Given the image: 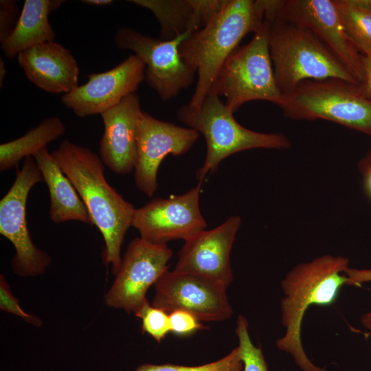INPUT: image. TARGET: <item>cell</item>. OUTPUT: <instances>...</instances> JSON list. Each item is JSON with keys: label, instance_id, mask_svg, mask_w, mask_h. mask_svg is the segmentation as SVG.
<instances>
[{"label": "cell", "instance_id": "cell-11", "mask_svg": "<svg viewBox=\"0 0 371 371\" xmlns=\"http://www.w3.org/2000/svg\"><path fill=\"white\" fill-rule=\"evenodd\" d=\"M190 34L163 41L122 27L117 31L114 41L120 49L134 52L144 61L147 84L162 100L167 101L194 81L195 72L186 65L179 53L181 43Z\"/></svg>", "mask_w": 371, "mask_h": 371}, {"label": "cell", "instance_id": "cell-24", "mask_svg": "<svg viewBox=\"0 0 371 371\" xmlns=\"http://www.w3.org/2000/svg\"><path fill=\"white\" fill-rule=\"evenodd\" d=\"M244 364L238 348H234L227 355L214 362L200 366H188L172 363L155 365L143 363L135 371H243Z\"/></svg>", "mask_w": 371, "mask_h": 371}, {"label": "cell", "instance_id": "cell-2", "mask_svg": "<svg viewBox=\"0 0 371 371\" xmlns=\"http://www.w3.org/2000/svg\"><path fill=\"white\" fill-rule=\"evenodd\" d=\"M349 260L344 256L324 255L297 265L281 282L284 297L280 302L284 335L277 339L278 349L293 357L303 371H326L315 366L303 348L301 329L304 315L312 305L327 306L335 302L341 288L348 286L344 273Z\"/></svg>", "mask_w": 371, "mask_h": 371}, {"label": "cell", "instance_id": "cell-23", "mask_svg": "<svg viewBox=\"0 0 371 371\" xmlns=\"http://www.w3.org/2000/svg\"><path fill=\"white\" fill-rule=\"evenodd\" d=\"M344 29L359 52L371 49V0H335Z\"/></svg>", "mask_w": 371, "mask_h": 371}, {"label": "cell", "instance_id": "cell-1", "mask_svg": "<svg viewBox=\"0 0 371 371\" xmlns=\"http://www.w3.org/2000/svg\"><path fill=\"white\" fill-rule=\"evenodd\" d=\"M85 205L105 244L102 254L106 268L115 275L121 265V247L135 208L104 177L100 156L88 147L63 140L52 153Z\"/></svg>", "mask_w": 371, "mask_h": 371}, {"label": "cell", "instance_id": "cell-12", "mask_svg": "<svg viewBox=\"0 0 371 371\" xmlns=\"http://www.w3.org/2000/svg\"><path fill=\"white\" fill-rule=\"evenodd\" d=\"M201 183L183 194L155 198L135 208L132 227L140 238L157 245L186 240L205 229L207 223L199 205Z\"/></svg>", "mask_w": 371, "mask_h": 371}, {"label": "cell", "instance_id": "cell-6", "mask_svg": "<svg viewBox=\"0 0 371 371\" xmlns=\"http://www.w3.org/2000/svg\"><path fill=\"white\" fill-rule=\"evenodd\" d=\"M278 106L292 120H325L371 137V100L359 84L339 78L304 80L283 95Z\"/></svg>", "mask_w": 371, "mask_h": 371}, {"label": "cell", "instance_id": "cell-4", "mask_svg": "<svg viewBox=\"0 0 371 371\" xmlns=\"http://www.w3.org/2000/svg\"><path fill=\"white\" fill-rule=\"evenodd\" d=\"M234 112L211 91L201 105L185 104L177 111L180 122L201 133L206 142L203 166L196 171L199 183L209 172H214L229 156L253 148L283 149L291 146L290 139L279 133H264L247 128L234 118Z\"/></svg>", "mask_w": 371, "mask_h": 371}, {"label": "cell", "instance_id": "cell-26", "mask_svg": "<svg viewBox=\"0 0 371 371\" xmlns=\"http://www.w3.org/2000/svg\"><path fill=\"white\" fill-rule=\"evenodd\" d=\"M134 315L142 320V330L158 343L170 332L169 314L146 301Z\"/></svg>", "mask_w": 371, "mask_h": 371}, {"label": "cell", "instance_id": "cell-7", "mask_svg": "<svg viewBox=\"0 0 371 371\" xmlns=\"http://www.w3.org/2000/svg\"><path fill=\"white\" fill-rule=\"evenodd\" d=\"M269 27L264 19L251 41L228 57L211 89L225 98V106L234 113L251 100H266L278 106L282 102L269 53Z\"/></svg>", "mask_w": 371, "mask_h": 371}, {"label": "cell", "instance_id": "cell-8", "mask_svg": "<svg viewBox=\"0 0 371 371\" xmlns=\"http://www.w3.org/2000/svg\"><path fill=\"white\" fill-rule=\"evenodd\" d=\"M264 19L310 30L360 83L361 53L348 37L335 0H258Z\"/></svg>", "mask_w": 371, "mask_h": 371}, {"label": "cell", "instance_id": "cell-29", "mask_svg": "<svg viewBox=\"0 0 371 371\" xmlns=\"http://www.w3.org/2000/svg\"><path fill=\"white\" fill-rule=\"evenodd\" d=\"M21 12L16 1H0V41L6 39L14 30Z\"/></svg>", "mask_w": 371, "mask_h": 371}, {"label": "cell", "instance_id": "cell-20", "mask_svg": "<svg viewBox=\"0 0 371 371\" xmlns=\"http://www.w3.org/2000/svg\"><path fill=\"white\" fill-rule=\"evenodd\" d=\"M64 2L62 0H25L14 30L1 43L4 54L14 58L30 47L54 41L55 33L48 17Z\"/></svg>", "mask_w": 371, "mask_h": 371}, {"label": "cell", "instance_id": "cell-33", "mask_svg": "<svg viewBox=\"0 0 371 371\" xmlns=\"http://www.w3.org/2000/svg\"><path fill=\"white\" fill-rule=\"evenodd\" d=\"M82 3L95 6H105L113 3L111 0H82Z\"/></svg>", "mask_w": 371, "mask_h": 371}, {"label": "cell", "instance_id": "cell-28", "mask_svg": "<svg viewBox=\"0 0 371 371\" xmlns=\"http://www.w3.org/2000/svg\"><path fill=\"white\" fill-rule=\"evenodd\" d=\"M170 332L180 337H185L196 331L206 328L192 314L182 310L169 313Z\"/></svg>", "mask_w": 371, "mask_h": 371}, {"label": "cell", "instance_id": "cell-17", "mask_svg": "<svg viewBox=\"0 0 371 371\" xmlns=\"http://www.w3.org/2000/svg\"><path fill=\"white\" fill-rule=\"evenodd\" d=\"M142 112L139 97L133 93L101 114L104 130L99 155L104 164L115 174L126 175L135 168L137 122Z\"/></svg>", "mask_w": 371, "mask_h": 371}, {"label": "cell", "instance_id": "cell-9", "mask_svg": "<svg viewBox=\"0 0 371 371\" xmlns=\"http://www.w3.org/2000/svg\"><path fill=\"white\" fill-rule=\"evenodd\" d=\"M44 181L33 156L24 159L14 183L0 201V234L13 245L11 260L14 274L35 277L43 274L52 262L51 256L32 241L26 218L27 199L32 188Z\"/></svg>", "mask_w": 371, "mask_h": 371}, {"label": "cell", "instance_id": "cell-35", "mask_svg": "<svg viewBox=\"0 0 371 371\" xmlns=\"http://www.w3.org/2000/svg\"><path fill=\"white\" fill-rule=\"evenodd\" d=\"M5 75H6V69L5 67V63L3 58L1 57L0 58V87H2L3 84Z\"/></svg>", "mask_w": 371, "mask_h": 371}, {"label": "cell", "instance_id": "cell-34", "mask_svg": "<svg viewBox=\"0 0 371 371\" xmlns=\"http://www.w3.org/2000/svg\"><path fill=\"white\" fill-rule=\"evenodd\" d=\"M361 323L364 327L371 331V312L367 313L362 316Z\"/></svg>", "mask_w": 371, "mask_h": 371}, {"label": "cell", "instance_id": "cell-14", "mask_svg": "<svg viewBox=\"0 0 371 371\" xmlns=\"http://www.w3.org/2000/svg\"><path fill=\"white\" fill-rule=\"evenodd\" d=\"M199 133L159 120L142 111L137 122V159L134 168L136 188L147 196L156 192L157 172L163 159L168 155L186 153L198 140Z\"/></svg>", "mask_w": 371, "mask_h": 371}, {"label": "cell", "instance_id": "cell-18", "mask_svg": "<svg viewBox=\"0 0 371 371\" xmlns=\"http://www.w3.org/2000/svg\"><path fill=\"white\" fill-rule=\"evenodd\" d=\"M16 58L28 80L45 91L66 94L78 86V63L70 51L58 43L39 44Z\"/></svg>", "mask_w": 371, "mask_h": 371}, {"label": "cell", "instance_id": "cell-16", "mask_svg": "<svg viewBox=\"0 0 371 371\" xmlns=\"http://www.w3.org/2000/svg\"><path fill=\"white\" fill-rule=\"evenodd\" d=\"M240 226V217L232 216L185 240L174 271L201 276L227 289L233 280L231 250Z\"/></svg>", "mask_w": 371, "mask_h": 371}, {"label": "cell", "instance_id": "cell-15", "mask_svg": "<svg viewBox=\"0 0 371 371\" xmlns=\"http://www.w3.org/2000/svg\"><path fill=\"white\" fill-rule=\"evenodd\" d=\"M145 69L144 61L131 54L107 71L89 74L85 84L64 94L61 101L78 117L101 115L135 93L145 79Z\"/></svg>", "mask_w": 371, "mask_h": 371}, {"label": "cell", "instance_id": "cell-32", "mask_svg": "<svg viewBox=\"0 0 371 371\" xmlns=\"http://www.w3.org/2000/svg\"><path fill=\"white\" fill-rule=\"evenodd\" d=\"M344 273L348 279V286H360L362 283L371 282V269H355L348 267Z\"/></svg>", "mask_w": 371, "mask_h": 371}, {"label": "cell", "instance_id": "cell-19", "mask_svg": "<svg viewBox=\"0 0 371 371\" xmlns=\"http://www.w3.org/2000/svg\"><path fill=\"white\" fill-rule=\"evenodd\" d=\"M34 157L49 192V218L54 223L76 221L94 225L85 205L47 147Z\"/></svg>", "mask_w": 371, "mask_h": 371}, {"label": "cell", "instance_id": "cell-22", "mask_svg": "<svg viewBox=\"0 0 371 371\" xmlns=\"http://www.w3.org/2000/svg\"><path fill=\"white\" fill-rule=\"evenodd\" d=\"M66 128L58 117L43 120L23 136L0 145V170L16 168L19 161L33 156L47 145L61 137Z\"/></svg>", "mask_w": 371, "mask_h": 371}, {"label": "cell", "instance_id": "cell-31", "mask_svg": "<svg viewBox=\"0 0 371 371\" xmlns=\"http://www.w3.org/2000/svg\"><path fill=\"white\" fill-rule=\"evenodd\" d=\"M357 166L363 178L366 192L371 198V146L366 155L359 160Z\"/></svg>", "mask_w": 371, "mask_h": 371}, {"label": "cell", "instance_id": "cell-25", "mask_svg": "<svg viewBox=\"0 0 371 371\" xmlns=\"http://www.w3.org/2000/svg\"><path fill=\"white\" fill-rule=\"evenodd\" d=\"M248 321L238 315L235 328L238 339V350L244 364L243 371H269L268 366L260 347L252 343L248 331Z\"/></svg>", "mask_w": 371, "mask_h": 371}, {"label": "cell", "instance_id": "cell-3", "mask_svg": "<svg viewBox=\"0 0 371 371\" xmlns=\"http://www.w3.org/2000/svg\"><path fill=\"white\" fill-rule=\"evenodd\" d=\"M263 12L258 1L227 0L223 8L203 27L192 32L179 45L186 65L198 78L188 104L201 105L228 57L249 33L263 23Z\"/></svg>", "mask_w": 371, "mask_h": 371}, {"label": "cell", "instance_id": "cell-10", "mask_svg": "<svg viewBox=\"0 0 371 371\" xmlns=\"http://www.w3.org/2000/svg\"><path fill=\"white\" fill-rule=\"evenodd\" d=\"M172 256L167 245L140 237L128 245L115 280L104 296L105 305L135 313L146 301L148 289L168 270Z\"/></svg>", "mask_w": 371, "mask_h": 371}, {"label": "cell", "instance_id": "cell-27", "mask_svg": "<svg viewBox=\"0 0 371 371\" xmlns=\"http://www.w3.org/2000/svg\"><path fill=\"white\" fill-rule=\"evenodd\" d=\"M0 309L7 313L21 317L34 326L40 327L43 324L40 317L29 314L22 309L19 300L12 294L10 284L2 273L0 275Z\"/></svg>", "mask_w": 371, "mask_h": 371}, {"label": "cell", "instance_id": "cell-21", "mask_svg": "<svg viewBox=\"0 0 371 371\" xmlns=\"http://www.w3.org/2000/svg\"><path fill=\"white\" fill-rule=\"evenodd\" d=\"M153 12L160 25L159 39L172 41L201 27L192 0H133Z\"/></svg>", "mask_w": 371, "mask_h": 371}, {"label": "cell", "instance_id": "cell-30", "mask_svg": "<svg viewBox=\"0 0 371 371\" xmlns=\"http://www.w3.org/2000/svg\"><path fill=\"white\" fill-rule=\"evenodd\" d=\"M362 62V79L359 84L364 95L371 100V49H363L359 52Z\"/></svg>", "mask_w": 371, "mask_h": 371}, {"label": "cell", "instance_id": "cell-5", "mask_svg": "<svg viewBox=\"0 0 371 371\" xmlns=\"http://www.w3.org/2000/svg\"><path fill=\"white\" fill-rule=\"evenodd\" d=\"M269 23V53L282 95L307 80L339 78L359 84L310 30L280 20Z\"/></svg>", "mask_w": 371, "mask_h": 371}, {"label": "cell", "instance_id": "cell-13", "mask_svg": "<svg viewBox=\"0 0 371 371\" xmlns=\"http://www.w3.org/2000/svg\"><path fill=\"white\" fill-rule=\"evenodd\" d=\"M154 286L152 305L168 314L182 310L203 322H221L232 315L226 289L201 276L167 270Z\"/></svg>", "mask_w": 371, "mask_h": 371}]
</instances>
